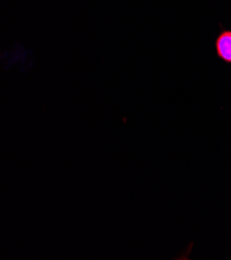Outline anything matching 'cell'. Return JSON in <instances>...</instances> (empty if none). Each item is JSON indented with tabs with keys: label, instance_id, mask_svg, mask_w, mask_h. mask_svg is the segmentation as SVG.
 Segmentation results:
<instances>
[{
	"label": "cell",
	"instance_id": "1",
	"mask_svg": "<svg viewBox=\"0 0 231 260\" xmlns=\"http://www.w3.org/2000/svg\"><path fill=\"white\" fill-rule=\"evenodd\" d=\"M217 56L226 63L231 64V30H222L215 42Z\"/></svg>",
	"mask_w": 231,
	"mask_h": 260
}]
</instances>
